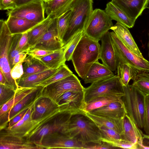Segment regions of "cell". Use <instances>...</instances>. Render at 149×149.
<instances>
[{
	"label": "cell",
	"mask_w": 149,
	"mask_h": 149,
	"mask_svg": "<svg viewBox=\"0 0 149 149\" xmlns=\"http://www.w3.org/2000/svg\"><path fill=\"white\" fill-rule=\"evenodd\" d=\"M148 8H149V7H148Z\"/></svg>",
	"instance_id": "57"
},
{
	"label": "cell",
	"mask_w": 149,
	"mask_h": 149,
	"mask_svg": "<svg viewBox=\"0 0 149 149\" xmlns=\"http://www.w3.org/2000/svg\"><path fill=\"white\" fill-rule=\"evenodd\" d=\"M64 45L60 39L58 33L56 18L43 35L31 48L55 51Z\"/></svg>",
	"instance_id": "15"
},
{
	"label": "cell",
	"mask_w": 149,
	"mask_h": 149,
	"mask_svg": "<svg viewBox=\"0 0 149 149\" xmlns=\"http://www.w3.org/2000/svg\"><path fill=\"white\" fill-rule=\"evenodd\" d=\"M132 85L146 95H149V74L147 72L138 73L133 80Z\"/></svg>",
	"instance_id": "38"
},
{
	"label": "cell",
	"mask_w": 149,
	"mask_h": 149,
	"mask_svg": "<svg viewBox=\"0 0 149 149\" xmlns=\"http://www.w3.org/2000/svg\"><path fill=\"white\" fill-rule=\"evenodd\" d=\"M16 91L10 86L0 84V107L13 97Z\"/></svg>",
	"instance_id": "40"
},
{
	"label": "cell",
	"mask_w": 149,
	"mask_h": 149,
	"mask_svg": "<svg viewBox=\"0 0 149 149\" xmlns=\"http://www.w3.org/2000/svg\"><path fill=\"white\" fill-rule=\"evenodd\" d=\"M16 7L13 0H0V9L1 10H8Z\"/></svg>",
	"instance_id": "50"
},
{
	"label": "cell",
	"mask_w": 149,
	"mask_h": 149,
	"mask_svg": "<svg viewBox=\"0 0 149 149\" xmlns=\"http://www.w3.org/2000/svg\"><path fill=\"white\" fill-rule=\"evenodd\" d=\"M123 132L120 134L121 139L134 143H137L143 134L127 114L123 119Z\"/></svg>",
	"instance_id": "22"
},
{
	"label": "cell",
	"mask_w": 149,
	"mask_h": 149,
	"mask_svg": "<svg viewBox=\"0 0 149 149\" xmlns=\"http://www.w3.org/2000/svg\"><path fill=\"white\" fill-rule=\"evenodd\" d=\"M40 146L43 149H84V145L60 132L47 134L42 139Z\"/></svg>",
	"instance_id": "12"
},
{
	"label": "cell",
	"mask_w": 149,
	"mask_h": 149,
	"mask_svg": "<svg viewBox=\"0 0 149 149\" xmlns=\"http://www.w3.org/2000/svg\"><path fill=\"white\" fill-rule=\"evenodd\" d=\"M105 11L111 19L129 28L133 27L135 22L130 19L116 4L111 1L107 3Z\"/></svg>",
	"instance_id": "28"
},
{
	"label": "cell",
	"mask_w": 149,
	"mask_h": 149,
	"mask_svg": "<svg viewBox=\"0 0 149 149\" xmlns=\"http://www.w3.org/2000/svg\"><path fill=\"white\" fill-rule=\"evenodd\" d=\"M143 128L146 134L149 135V95L145 97Z\"/></svg>",
	"instance_id": "47"
},
{
	"label": "cell",
	"mask_w": 149,
	"mask_h": 149,
	"mask_svg": "<svg viewBox=\"0 0 149 149\" xmlns=\"http://www.w3.org/2000/svg\"><path fill=\"white\" fill-rule=\"evenodd\" d=\"M124 95V92H115L97 97L84 104L83 112H90L113 102L123 101L122 97Z\"/></svg>",
	"instance_id": "24"
},
{
	"label": "cell",
	"mask_w": 149,
	"mask_h": 149,
	"mask_svg": "<svg viewBox=\"0 0 149 149\" xmlns=\"http://www.w3.org/2000/svg\"><path fill=\"white\" fill-rule=\"evenodd\" d=\"M0 84L10 86L5 77L1 70H0Z\"/></svg>",
	"instance_id": "54"
},
{
	"label": "cell",
	"mask_w": 149,
	"mask_h": 149,
	"mask_svg": "<svg viewBox=\"0 0 149 149\" xmlns=\"http://www.w3.org/2000/svg\"><path fill=\"white\" fill-rule=\"evenodd\" d=\"M16 7H18L35 1L39 0H13Z\"/></svg>",
	"instance_id": "53"
},
{
	"label": "cell",
	"mask_w": 149,
	"mask_h": 149,
	"mask_svg": "<svg viewBox=\"0 0 149 149\" xmlns=\"http://www.w3.org/2000/svg\"><path fill=\"white\" fill-rule=\"evenodd\" d=\"M23 63L24 61L15 65L11 69V76L15 81L19 79L23 74Z\"/></svg>",
	"instance_id": "48"
},
{
	"label": "cell",
	"mask_w": 149,
	"mask_h": 149,
	"mask_svg": "<svg viewBox=\"0 0 149 149\" xmlns=\"http://www.w3.org/2000/svg\"><path fill=\"white\" fill-rule=\"evenodd\" d=\"M73 37L61 49L39 60L50 69L58 68L65 63L66 61L65 53L71 43Z\"/></svg>",
	"instance_id": "27"
},
{
	"label": "cell",
	"mask_w": 149,
	"mask_h": 149,
	"mask_svg": "<svg viewBox=\"0 0 149 149\" xmlns=\"http://www.w3.org/2000/svg\"><path fill=\"white\" fill-rule=\"evenodd\" d=\"M65 63L61 66L58 70L47 79L36 83L34 86L45 87L52 83L65 78L73 74Z\"/></svg>",
	"instance_id": "36"
},
{
	"label": "cell",
	"mask_w": 149,
	"mask_h": 149,
	"mask_svg": "<svg viewBox=\"0 0 149 149\" xmlns=\"http://www.w3.org/2000/svg\"><path fill=\"white\" fill-rule=\"evenodd\" d=\"M100 47L99 41L89 37L85 33L74 50L71 60L75 70L83 79L90 68L100 59Z\"/></svg>",
	"instance_id": "2"
},
{
	"label": "cell",
	"mask_w": 149,
	"mask_h": 149,
	"mask_svg": "<svg viewBox=\"0 0 149 149\" xmlns=\"http://www.w3.org/2000/svg\"><path fill=\"white\" fill-rule=\"evenodd\" d=\"M148 55H149V41H148Z\"/></svg>",
	"instance_id": "56"
},
{
	"label": "cell",
	"mask_w": 149,
	"mask_h": 149,
	"mask_svg": "<svg viewBox=\"0 0 149 149\" xmlns=\"http://www.w3.org/2000/svg\"><path fill=\"white\" fill-rule=\"evenodd\" d=\"M62 133L84 145L102 142V135L98 126L82 114L72 115Z\"/></svg>",
	"instance_id": "1"
},
{
	"label": "cell",
	"mask_w": 149,
	"mask_h": 149,
	"mask_svg": "<svg viewBox=\"0 0 149 149\" xmlns=\"http://www.w3.org/2000/svg\"><path fill=\"white\" fill-rule=\"evenodd\" d=\"M93 0H74L69 9L72 10L68 26L63 39L65 45L79 31L85 30L93 10Z\"/></svg>",
	"instance_id": "3"
},
{
	"label": "cell",
	"mask_w": 149,
	"mask_h": 149,
	"mask_svg": "<svg viewBox=\"0 0 149 149\" xmlns=\"http://www.w3.org/2000/svg\"><path fill=\"white\" fill-rule=\"evenodd\" d=\"M52 0H43L44 2H46L50 1Z\"/></svg>",
	"instance_id": "55"
},
{
	"label": "cell",
	"mask_w": 149,
	"mask_h": 149,
	"mask_svg": "<svg viewBox=\"0 0 149 149\" xmlns=\"http://www.w3.org/2000/svg\"></svg>",
	"instance_id": "58"
},
{
	"label": "cell",
	"mask_w": 149,
	"mask_h": 149,
	"mask_svg": "<svg viewBox=\"0 0 149 149\" xmlns=\"http://www.w3.org/2000/svg\"><path fill=\"white\" fill-rule=\"evenodd\" d=\"M23 74L21 77L27 76L50 69L39 60L28 55L24 60Z\"/></svg>",
	"instance_id": "34"
},
{
	"label": "cell",
	"mask_w": 149,
	"mask_h": 149,
	"mask_svg": "<svg viewBox=\"0 0 149 149\" xmlns=\"http://www.w3.org/2000/svg\"><path fill=\"white\" fill-rule=\"evenodd\" d=\"M54 19L47 16L43 21L27 32L30 49L47 31Z\"/></svg>",
	"instance_id": "32"
},
{
	"label": "cell",
	"mask_w": 149,
	"mask_h": 149,
	"mask_svg": "<svg viewBox=\"0 0 149 149\" xmlns=\"http://www.w3.org/2000/svg\"><path fill=\"white\" fill-rule=\"evenodd\" d=\"M74 0H52L44 2L45 13L47 16L56 18L69 10Z\"/></svg>",
	"instance_id": "30"
},
{
	"label": "cell",
	"mask_w": 149,
	"mask_h": 149,
	"mask_svg": "<svg viewBox=\"0 0 149 149\" xmlns=\"http://www.w3.org/2000/svg\"><path fill=\"white\" fill-rule=\"evenodd\" d=\"M12 35L6 20H0V70L3 73L8 84L16 90L17 83L12 77L11 68L9 59V52L11 44Z\"/></svg>",
	"instance_id": "6"
},
{
	"label": "cell",
	"mask_w": 149,
	"mask_h": 149,
	"mask_svg": "<svg viewBox=\"0 0 149 149\" xmlns=\"http://www.w3.org/2000/svg\"><path fill=\"white\" fill-rule=\"evenodd\" d=\"M88 112L100 116L119 120L123 119L127 114L123 101L113 102Z\"/></svg>",
	"instance_id": "19"
},
{
	"label": "cell",
	"mask_w": 149,
	"mask_h": 149,
	"mask_svg": "<svg viewBox=\"0 0 149 149\" xmlns=\"http://www.w3.org/2000/svg\"><path fill=\"white\" fill-rule=\"evenodd\" d=\"M17 49L20 53H26L30 50L27 32L22 34L19 42Z\"/></svg>",
	"instance_id": "46"
},
{
	"label": "cell",
	"mask_w": 149,
	"mask_h": 149,
	"mask_svg": "<svg viewBox=\"0 0 149 149\" xmlns=\"http://www.w3.org/2000/svg\"><path fill=\"white\" fill-rule=\"evenodd\" d=\"M83 114L93 120L98 126H104L112 129L120 134L123 132V119H114L96 115L88 112H84Z\"/></svg>",
	"instance_id": "31"
},
{
	"label": "cell",
	"mask_w": 149,
	"mask_h": 149,
	"mask_svg": "<svg viewBox=\"0 0 149 149\" xmlns=\"http://www.w3.org/2000/svg\"><path fill=\"white\" fill-rule=\"evenodd\" d=\"M54 51L41 49H30L26 53L28 55L39 59L53 53Z\"/></svg>",
	"instance_id": "45"
},
{
	"label": "cell",
	"mask_w": 149,
	"mask_h": 149,
	"mask_svg": "<svg viewBox=\"0 0 149 149\" xmlns=\"http://www.w3.org/2000/svg\"><path fill=\"white\" fill-rule=\"evenodd\" d=\"M114 75L113 71L98 61L91 66L83 79L85 84H91Z\"/></svg>",
	"instance_id": "23"
},
{
	"label": "cell",
	"mask_w": 149,
	"mask_h": 149,
	"mask_svg": "<svg viewBox=\"0 0 149 149\" xmlns=\"http://www.w3.org/2000/svg\"><path fill=\"white\" fill-rule=\"evenodd\" d=\"M137 149H149V135L143 134L137 143Z\"/></svg>",
	"instance_id": "51"
},
{
	"label": "cell",
	"mask_w": 149,
	"mask_h": 149,
	"mask_svg": "<svg viewBox=\"0 0 149 149\" xmlns=\"http://www.w3.org/2000/svg\"><path fill=\"white\" fill-rule=\"evenodd\" d=\"M44 2L42 0L35 1L8 10V16L24 18L40 23L45 19Z\"/></svg>",
	"instance_id": "11"
},
{
	"label": "cell",
	"mask_w": 149,
	"mask_h": 149,
	"mask_svg": "<svg viewBox=\"0 0 149 149\" xmlns=\"http://www.w3.org/2000/svg\"><path fill=\"white\" fill-rule=\"evenodd\" d=\"M115 92H123V85L117 75L94 82L85 88L84 104L99 97Z\"/></svg>",
	"instance_id": "7"
},
{
	"label": "cell",
	"mask_w": 149,
	"mask_h": 149,
	"mask_svg": "<svg viewBox=\"0 0 149 149\" xmlns=\"http://www.w3.org/2000/svg\"><path fill=\"white\" fill-rule=\"evenodd\" d=\"M123 88L124 95L122 99L127 114L139 128H143L146 95L132 84L123 85Z\"/></svg>",
	"instance_id": "4"
},
{
	"label": "cell",
	"mask_w": 149,
	"mask_h": 149,
	"mask_svg": "<svg viewBox=\"0 0 149 149\" xmlns=\"http://www.w3.org/2000/svg\"><path fill=\"white\" fill-rule=\"evenodd\" d=\"M39 98L26 107L21 112L10 120L6 128H9L12 127L22 119L29 108L33 105Z\"/></svg>",
	"instance_id": "44"
},
{
	"label": "cell",
	"mask_w": 149,
	"mask_h": 149,
	"mask_svg": "<svg viewBox=\"0 0 149 149\" xmlns=\"http://www.w3.org/2000/svg\"><path fill=\"white\" fill-rule=\"evenodd\" d=\"M115 52L117 75L123 85L127 86L130 80L132 79L133 81L139 72L126 62L115 51Z\"/></svg>",
	"instance_id": "21"
},
{
	"label": "cell",
	"mask_w": 149,
	"mask_h": 149,
	"mask_svg": "<svg viewBox=\"0 0 149 149\" xmlns=\"http://www.w3.org/2000/svg\"><path fill=\"white\" fill-rule=\"evenodd\" d=\"M103 138L110 140L121 139V135L114 130L104 126H98Z\"/></svg>",
	"instance_id": "43"
},
{
	"label": "cell",
	"mask_w": 149,
	"mask_h": 149,
	"mask_svg": "<svg viewBox=\"0 0 149 149\" xmlns=\"http://www.w3.org/2000/svg\"><path fill=\"white\" fill-rule=\"evenodd\" d=\"M33 106L29 108L22 118L18 123L12 127L4 129L13 133L24 136L28 133L32 128L33 120L32 114Z\"/></svg>",
	"instance_id": "33"
},
{
	"label": "cell",
	"mask_w": 149,
	"mask_h": 149,
	"mask_svg": "<svg viewBox=\"0 0 149 149\" xmlns=\"http://www.w3.org/2000/svg\"><path fill=\"white\" fill-rule=\"evenodd\" d=\"M85 34V30L80 31L73 36L71 44L66 50L65 58L66 61L71 60L72 54L83 36Z\"/></svg>",
	"instance_id": "42"
},
{
	"label": "cell",
	"mask_w": 149,
	"mask_h": 149,
	"mask_svg": "<svg viewBox=\"0 0 149 149\" xmlns=\"http://www.w3.org/2000/svg\"><path fill=\"white\" fill-rule=\"evenodd\" d=\"M94 145H86L84 149H112L116 148L109 143L102 141L101 143L95 144Z\"/></svg>",
	"instance_id": "49"
},
{
	"label": "cell",
	"mask_w": 149,
	"mask_h": 149,
	"mask_svg": "<svg viewBox=\"0 0 149 149\" xmlns=\"http://www.w3.org/2000/svg\"><path fill=\"white\" fill-rule=\"evenodd\" d=\"M85 88L73 74L65 78L41 88L40 97L49 98L55 102L61 95L68 91L84 92Z\"/></svg>",
	"instance_id": "8"
},
{
	"label": "cell",
	"mask_w": 149,
	"mask_h": 149,
	"mask_svg": "<svg viewBox=\"0 0 149 149\" xmlns=\"http://www.w3.org/2000/svg\"><path fill=\"white\" fill-rule=\"evenodd\" d=\"M61 112H68L73 114H83L84 105V92H66L55 102Z\"/></svg>",
	"instance_id": "13"
},
{
	"label": "cell",
	"mask_w": 149,
	"mask_h": 149,
	"mask_svg": "<svg viewBox=\"0 0 149 149\" xmlns=\"http://www.w3.org/2000/svg\"><path fill=\"white\" fill-rule=\"evenodd\" d=\"M27 55V54L26 52H21L17 54L14 59L13 67L15 65L23 61L26 57Z\"/></svg>",
	"instance_id": "52"
},
{
	"label": "cell",
	"mask_w": 149,
	"mask_h": 149,
	"mask_svg": "<svg viewBox=\"0 0 149 149\" xmlns=\"http://www.w3.org/2000/svg\"><path fill=\"white\" fill-rule=\"evenodd\" d=\"M111 19L105 10L99 8L93 10L85 28V34L99 41L113 26Z\"/></svg>",
	"instance_id": "9"
},
{
	"label": "cell",
	"mask_w": 149,
	"mask_h": 149,
	"mask_svg": "<svg viewBox=\"0 0 149 149\" xmlns=\"http://www.w3.org/2000/svg\"><path fill=\"white\" fill-rule=\"evenodd\" d=\"M73 115L68 112L60 113L26 137L28 140L40 146L42 139L46 135L56 132H62Z\"/></svg>",
	"instance_id": "5"
},
{
	"label": "cell",
	"mask_w": 149,
	"mask_h": 149,
	"mask_svg": "<svg viewBox=\"0 0 149 149\" xmlns=\"http://www.w3.org/2000/svg\"><path fill=\"white\" fill-rule=\"evenodd\" d=\"M72 11V10L70 9L56 18L59 37L63 42L64 37L68 26Z\"/></svg>",
	"instance_id": "37"
},
{
	"label": "cell",
	"mask_w": 149,
	"mask_h": 149,
	"mask_svg": "<svg viewBox=\"0 0 149 149\" xmlns=\"http://www.w3.org/2000/svg\"><path fill=\"white\" fill-rule=\"evenodd\" d=\"M128 28L117 22L111 29L129 49L139 56L143 57Z\"/></svg>",
	"instance_id": "20"
},
{
	"label": "cell",
	"mask_w": 149,
	"mask_h": 149,
	"mask_svg": "<svg viewBox=\"0 0 149 149\" xmlns=\"http://www.w3.org/2000/svg\"><path fill=\"white\" fill-rule=\"evenodd\" d=\"M6 21L12 35L28 32L40 23L23 18L10 16H8Z\"/></svg>",
	"instance_id": "26"
},
{
	"label": "cell",
	"mask_w": 149,
	"mask_h": 149,
	"mask_svg": "<svg viewBox=\"0 0 149 149\" xmlns=\"http://www.w3.org/2000/svg\"><path fill=\"white\" fill-rule=\"evenodd\" d=\"M41 87L26 95L8 111L0 115V130L6 128L9 121L21 112L26 107L40 97Z\"/></svg>",
	"instance_id": "16"
},
{
	"label": "cell",
	"mask_w": 149,
	"mask_h": 149,
	"mask_svg": "<svg viewBox=\"0 0 149 149\" xmlns=\"http://www.w3.org/2000/svg\"><path fill=\"white\" fill-rule=\"evenodd\" d=\"M115 51L126 62L140 73L149 72V62L129 49L113 31L110 32Z\"/></svg>",
	"instance_id": "10"
},
{
	"label": "cell",
	"mask_w": 149,
	"mask_h": 149,
	"mask_svg": "<svg viewBox=\"0 0 149 149\" xmlns=\"http://www.w3.org/2000/svg\"><path fill=\"white\" fill-rule=\"evenodd\" d=\"M0 149H42L22 135L4 129L0 130Z\"/></svg>",
	"instance_id": "14"
},
{
	"label": "cell",
	"mask_w": 149,
	"mask_h": 149,
	"mask_svg": "<svg viewBox=\"0 0 149 149\" xmlns=\"http://www.w3.org/2000/svg\"><path fill=\"white\" fill-rule=\"evenodd\" d=\"M59 68L57 69H50L27 76L21 77L16 81L18 86H19L23 87H33L35 84L51 76L58 70Z\"/></svg>",
	"instance_id": "29"
},
{
	"label": "cell",
	"mask_w": 149,
	"mask_h": 149,
	"mask_svg": "<svg viewBox=\"0 0 149 149\" xmlns=\"http://www.w3.org/2000/svg\"><path fill=\"white\" fill-rule=\"evenodd\" d=\"M100 59L102 64L113 72L116 70V52L113 44L110 32H107L101 38Z\"/></svg>",
	"instance_id": "17"
},
{
	"label": "cell",
	"mask_w": 149,
	"mask_h": 149,
	"mask_svg": "<svg viewBox=\"0 0 149 149\" xmlns=\"http://www.w3.org/2000/svg\"><path fill=\"white\" fill-rule=\"evenodd\" d=\"M39 87H23L18 86L15 93L8 102L0 107V115L10 110L26 95L36 90Z\"/></svg>",
	"instance_id": "35"
},
{
	"label": "cell",
	"mask_w": 149,
	"mask_h": 149,
	"mask_svg": "<svg viewBox=\"0 0 149 149\" xmlns=\"http://www.w3.org/2000/svg\"><path fill=\"white\" fill-rule=\"evenodd\" d=\"M102 141L106 142L112 146L116 148L124 149H137V143H134L122 139L117 140H110L102 138Z\"/></svg>",
	"instance_id": "41"
},
{
	"label": "cell",
	"mask_w": 149,
	"mask_h": 149,
	"mask_svg": "<svg viewBox=\"0 0 149 149\" xmlns=\"http://www.w3.org/2000/svg\"><path fill=\"white\" fill-rule=\"evenodd\" d=\"M131 19L135 22L148 8L149 0H112Z\"/></svg>",
	"instance_id": "18"
},
{
	"label": "cell",
	"mask_w": 149,
	"mask_h": 149,
	"mask_svg": "<svg viewBox=\"0 0 149 149\" xmlns=\"http://www.w3.org/2000/svg\"><path fill=\"white\" fill-rule=\"evenodd\" d=\"M22 34L12 35L11 44L9 52L10 64L12 69L13 67L14 59L20 52L17 50V46Z\"/></svg>",
	"instance_id": "39"
},
{
	"label": "cell",
	"mask_w": 149,
	"mask_h": 149,
	"mask_svg": "<svg viewBox=\"0 0 149 149\" xmlns=\"http://www.w3.org/2000/svg\"><path fill=\"white\" fill-rule=\"evenodd\" d=\"M56 102L49 98L40 97L35 103L32 114L33 120H37L58 109Z\"/></svg>",
	"instance_id": "25"
}]
</instances>
